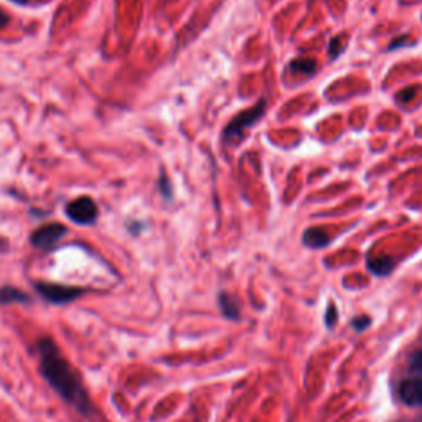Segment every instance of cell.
<instances>
[{
  "label": "cell",
  "instance_id": "6da1fadb",
  "mask_svg": "<svg viewBox=\"0 0 422 422\" xmlns=\"http://www.w3.org/2000/svg\"><path fill=\"white\" fill-rule=\"evenodd\" d=\"M40 371L50 386L73 406L78 413L89 416L93 413V403L84 389L79 374L71 363L65 360L51 339L38 341Z\"/></svg>",
  "mask_w": 422,
  "mask_h": 422
},
{
  "label": "cell",
  "instance_id": "7a4b0ae2",
  "mask_svg": "<svg viewBox=\"0 0 422 422\" xmlns=\"http://www.w3.org/2000/svg\"><path fill=\"white\" fill-rule=\"evenodd\" d=\"M264 110H266V101H259V104H256L249 109L242 110V113H240L236 115V118L231 119V123L226 125L223 139L228 140V142L241 139L242 134H245V130L249 129L252 123H256V120L261 118V115L264 114Z\"/></svg>",
  "mask_w": 422,
  "mask_h": 422
},
{
  "label": "cell",
  "instance_id": "3957f363",
  "mask_svg": "<svg viewBox=\"0 0 422 422\" xmlns=\"http://www.w3.org/2000/svg\"><path fill=\"white\" fill-rule=\"evenodd\" d=\"M66 215L78 225H91L98 218V205L89 197H79L68 203Z\"/></svg>",
  "mask_w": 422,
  "mask_h": 422
},
{
  "label": "cell",
  "instance_id": "277c9868",
  "mask_svg": "<svg viewBox=\"0 0 422 422\" xmlns=\"http://www.w3.org/2000/svg\"><path fill=\"white\" fill-rule=\"evenodd\" d=\"M35 289L38 290L40 295H43L48 302H53V304L71 302V300H75L79 297V295L84 294L83 289L60 286V284H46V282L35 284Z\"/></svg>",
  "mask_w": 422,
  "mask_h": 422
},
{
  "label": "cell",
  "instance_id": "5b68a950",
  "mask_svg": "<svg viewBox=\"0 0 422 422\" xmlns=\"http://www.w3.org/2000/svg\"><path fill=\"white\" fill-rule=\"evenodd\" d=\"M66 228L60 223H53L41 226L31 235V245L40 247V249H50L53 245H56L63 236L66 235Z\"/></svg>",
  "mask_w": 422,
  "mask_h": 422
},
{
  "label": "cell",
  "instance_id": "8992f818",
  "mask_svg": "<svg viewBox=\"0 0 422 422\" xmlns=\"http://www.w3.org/2000/svg\"><path fill=\"white\" fill-rule=\"evenodd\" d=\"M399 398L406 406L421 408L422 406V378L404 379L399 386Z\"/></svg>",
  "mask_w": 422,
  "mask_h": 422
},
{
  "label": "cell",
  "instance_id": "52a82bcc",
  "mask_svg": "<svg viewBox=\"0 0 422 422\" xmlns=\"http://www.w3.org/2000/svg\"><path fill=\"white\" fill-rule=\"evenodd\" d=\"M304 242L309 247H314V249H319V247H324L330 242V236L325 233L324 230L319 228H310L305 231L304 235Z\"/></svg>",
  "mask_w": 422,
  "mask_h": 422
},
{
  "label": "cell",
  "instance_id": "ba28073f",
  "mask_svg": "<svg viewBox=\"0 0 422 422\" xmlns=\"http://www.w3.org/2000/svg\"><path fill=\"white\" fill-rule=\"evenodd\" d=\"M368 267L369 271L376 274V276H388V274L393 271L394 261L391 257H371V259L368 261Z\"/></svg>",
  "mask_w": 422,
  "mask_h": 422
},
{
  "label": "cell",
  "instance_id": "9c48e42d",
  "mask_svg": "<svg viewBox=\"0 0 422 422\" xmlns=\"http://www.w3.org/2000/svg\"><path fill=\"white\" fill-rule=\"evenodd\" d=\"M221 312L225 314L226 319H233L237 320L240 319V309H237V304L235 302V299L228 294H221L218 297Z\"/></svg>",
  "mask_w": 422,
  "mask_h": 422
},
{
  "label": "cell",
  "instance_id": "30bf717a",
  "mask_svg": "<svg viewBox=\"0 0 422 422\" xmlns=\"http://www.w3.org/2000/svg\"><path fill=\"white\" fill-rule=\"evenodd\" d=\"M29 295L24 294L22 290L15 287H2L0 289V304H12V302H26Z\"/></svg>",
  "mask_w": 422,
  "mask_h": 422
},
{
  "label": "cell",
  "instance_id": "8fae6325",
  "mask_svg": "<svg viewBox=\"0 0 422 422\" xmlns=\"http://www.w3.org/2000/svg\"><path fill=\"white\" fill-rule=\"evenodd\" d=\"M290 68L299 73H304V75H314L316 70V63L312 58H300V60H294Z\"/></svg>",
  "mask_w": 422,
  "mask_h": 422
},
{
  "label": "cell",
  "instance_id": "7c38bea8",
  "mask_svg": "<svg viewBox=\"0 0 422 422\" xmlns=\"http://www.w3.org/2000/svg\"><path fill=\"white\" fill-rule=\"evenodd\" d=\"M409 371L418 378H422V350L413 353L409 360Z\"/></svg>",
  "mask_w": 422,
  "mask_h": 422
},
{
  "label": "cell",
  "instance_id": "4fadbf2b",
  "mask_svg": "<svg viewBox=\"0 0 422 422\" xmlns=\"http://www.w3.org/2000/svg\"><path fill=\"white\" fill-rule=\"evenodd\" d=\"M353 329H355L356 331H361V330H366L369 325H371V320H369V316L366 315H361L358 316V319L353 320Z\"/></svg>",
  "mask_w": 422,
  "mask_h": 422
},
{
  "label": "cell",
  "instance_id": "5bb4252c",
  "mask_svg": "<svg viewBox=\"0 0 422 422\" xmlns=\"http://www.w3.org/2000/svg\"><path fill=\"white\" fill-rule=\"evenodd\" d=\"M325 321L329 326H334V324L336 321V309L334 307V305H329V309H326Z\"/></svg>",
  "mask_w": 422,
  "mask_h": 422
},
{
  "label": "cell",
  "instance_id": "9a60e30c",
  "mask_svg": "<svg viewBox=\"0 0 422 422\" xmlns=\"http://www.w3.org/2000/svg\"><path fill=\"white\" fill-rule=\"evenodd\" d=\"M9 22H10V17H9V15H7V14H5V12H4V10H2V9H0V30H2V29H5V26H7V25H9Z\"/></svg>",
  "mask_w": 422,
  "mask_h": 422
},
{
  "label": "cell",
  "instance_id": "2e32d148",
  "mask_svg": "<svg viewBox=\"0 0 422 422\" xmlns=\"http://www.w3.org/2000/svg\"><path fill=\"white\" fill-rule=\"evenodd\" d=\"M14 2H17V4H26V2H29V0H14Z\"/></svg>",
  "mask_w": 422,
  "mask_h": 422
}]
</instances>
